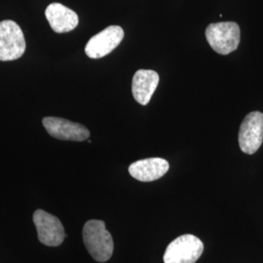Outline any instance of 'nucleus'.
<instances>
[{
    "instance_id": "obj_1",
    "label": "nucleus",
    "mask_w": 263,
    "mask_h": 263,
    "mask_svg": "<svg viewBox=\"0 0 263 263\" xmlns=\"http://www.w3.org/2000/svg\"><path fill=\"white\" fill-rule=\"evenodd\" d=\"M83 242L90 255L98 262H105L112 256V236L106 230L103 220L91 219L85 223Z\"/></svg>"
},
{
    "instance_id": "obj_2",
    "label": "nucleus",
    "mask_w": 263,
    "mask_h": 263,
    "mask_svg": "<svg viewBox=\"0 0 263 263\" xmlns=\"http://www.w3.org/2000/svg\"><path fill=\"white\" fill-rule=\"evenodd\" d=\"M206 38L210 46L220 55L234 52L240 44L241 30L234 22L211 24L206 28Z\"/></svg>"
},
{
    "instance_id": "obj_3",
    "label": "nucleus",
    "mask_w": 263,
    "mask_h": 263,
    "mask_svg": "<svg viewBox=\"0 0 263 263\" xmlns=\"http://www.w3.org/2000/svg\"><path fill=\"white\" fill-rule=\"evenodd\" d=\"M204 252L203 242L192 234L175 239L166 249L164 263H195Z\"/></svg>"
},
{
    "instance_id": "obj_4",
    "label": "nucleus",
    "mask_w": 263,
    "mask_h": 263,
    "mask_svg": "<svg viewBox=\"0 0 263 263\" xmlns=\"http://www.w3.org/2000/svg\"><path fill=\"white\" fill-rule=\"evenodd\" d=\"M26 51V39L19 25L11 20L0 22V61L20 59Z\"/></svg>"
},
{
    "instance_id": "obj_5",
    "label": "nucleus",
    "mask_w": 263,
    "mask_h": 263,
    "mask_svg": "<svg viewBox=\"0 0 263 263\" xmlns=\"http://www.w3.org/2000/svg\"><path fill=\"white\" fill-rule=\"evenodd\" d=\"M239 145L246 154L252 155L263 142V113L254 111L245 117L239 130Z\"/></svg>"
},
{
    "instance_id": "obj_6",
    "label": "nucleus",
    "mask_w": 263,
    "mask_h": 263,
    "mask_svg": "<svg viewBox=\"0 0 263 263\" xmlns=\"http://www.w3.org/2000/svg\"><path fill=\"white\" fill-rule=\"evenodd\" d=\"M33 222L37 230L38 240L48 247H59L66 238L65 228L61 220L43 210H36Z\"/></svg>"
},
{
    "instance_id": "obj_7",
    "label": "nucleus",
    "mask_w": 263,
    "mask_h": 263,
    "mask_svg": "<svg viewBox=\"0 0 263 263\" xmlns=\"http://www.w3.org/2000/svg\"><path fill=\"white\" fill-rule=\"evenodd\" d=\"M123 38V28L119 26H110L88 41L85 53L91 59H101L110 54L121 43Z\"/></svg>"
},
{
    "instance_id": "obj_8",
    "label": "nucleus",
    "mask_w": 263,
    "mask_h": 263,
    "mask_svg": "<svg viewBox=\"0 0 263 263\" xmlns=\"http://www.w3.org/2000/svg\"><path fill=\"white\" fill-rule=\"evenodd\" d=\"M42 123L51 137L61 141H84L90 137L85 126L64 118L45 117Z\"/></svg>"
},
{
    "instance_id": "obj_9",
    "label": "nucleus",
    "mask_w": 263,
    "mask_h": 263,
    "mask_svg": "<svg viewBox=\"0 0 263 263\" xmlns=\"http://www.w3.org/2000/svg\"><path fill=\"white\" fill-rule=\"evenodd\" d=\"M167 160L163 158H147L134 162L129 167V173L134 179L149 182L162 178L169 171Z\"/></svg>"
},
{
    "instance_id": "obj_10",
    "label": "nucleus",
    "mask_w": 263,
    "mask_h": 263,
    "mask_svg": "<svg viewBox=\"0 0 263 263\" xmlns=\"http://www.w3.org/2000/svg\"><path fill=\"white\" fill-rule=\"evenodd\" d=\"M159 83V76L156 71L149 69H140L133 77L132 92L134 99L141 104L149 103Z\"/></svg>"
},
{
    "instance_id": "obj_11",
    "label": "nucleus",
    "mask_w": 263,
    "mask_h": 263,
    "mask_svg": "<svg viewBox=\"0 0 263 263\" xmlns=\"http://www.w3.org/2000/svg\"><path fill=\"white\" fill-rule=\"evenodd\" d=\"M45 16L52 29L58 33L69 32L79 23L76 12L61 3H51L45 10Z\"/></svg>"
}]
</instances>
